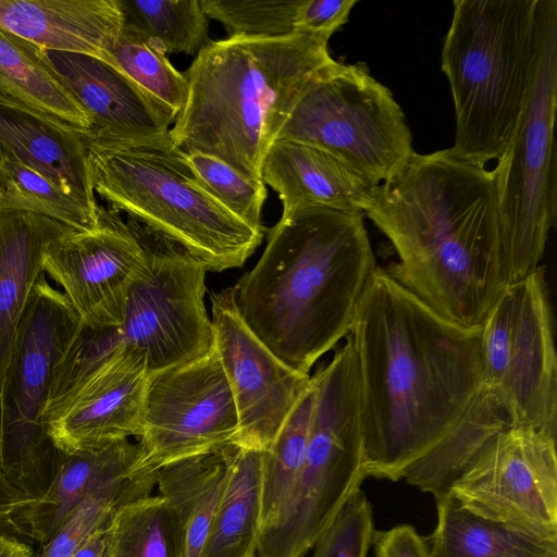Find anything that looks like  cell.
<instances>
[{
  "instance_id": "6da1fadb",
  "label": "cell",
  "mask_w": 557,
  "mask_h": 557,
  "mask_svg": "<svg viewBox=\"0 0 557 557\" xmlns=\"http://www.w3.org/2000/svg\"><path fill=\"white\" fill-rule=\"evenodd\" d=\"M367 476L398 481L485 386L481 327L450 322L376 267L349 332Z\"/></svg>"
},
{
  "instance_id": "7a4b0ae2",
  "label": "cell",
  "mask_w": 557,
  "mask_h": 557,
  "mask_svg": "<svg viewBox=\"0 0 557 557\" xmlns=\"http://www.w3.org/2000/svg\"><path fill=\"white\" fill-rule=\"evenodd\" d=\"M363 214L397 253L394 280L450 322L484 324L509 284L493 170L451 148L413 151Z\"/></svg>"
},
{
  "instance_id": "3957f363",
  "label": "cell",
  "mask_w": 557,
  "mask_h": 557,
  "mask_svg": "<svg viewBox=\"0 0 557 557\" xmlns=\"http://www.w3.org/2000/svg\"><path fill=\"white\" fill-rule=\"evenodd\" d=\"M363 218L324 206L282 212L260 259L233 287L243 321L295 371L309 374L350 332L377 267Z\"/></svg>"
},
{
  "instance_id": "277c9868",
  "label": "cell",
  "mask_w": 557,
  "mask_h": 557,
  "mask_svg": "<svg viewBox=\"0 0 557 557\" xmlns=\"http://www.w3.org/2000/svg\"><path fill=\"white\" fill-rule=\"evenodd\" d=\"M329 38L294 32L209 41L184 72L186 101L169 135L260 182L264 156L310 79L334 61Z\"/></svg>"
},
{
  "instance_id": "5b68a950",
  "label": "cell",
  "mask_w": 557,
  "mask_h": 557,
  "mask_svg": "<svg viewBox=\"0 0 557 557\" xmlns=\"http://www.w3.org/2000/svg\"><path fill=\"white\" fill-rule=\"evenodd\" d=\"M441 65L456 131L451 149L481 165L498 160L528 102L541 41V0H455Z\"/></svg>"
},
{
  "instance_id": "8992f818",
  "label": "cell",
  "mask_w": 557,
  "mask_h": 557,
  "mask_svg": "<svg viewBox=\"0 0 557 557\" xmlns=\"http://www.w3.org/2000/svg\"><path fill=\"white\" fill-rule=\"evenodd\" d=\"M84 141L95 194L107 207L174 242L208 271L242 267L261 244L263 231L208 191L169 132L129 141Z\"/></svg>"
},
{
  "instance_id": "52a82bcc",
  "label": "cell",
  "mask_w": 557,
  "mask_h": 557,
  "mask_svg": "<svg viewBox=\"0 0 557 557\" xmlns=\"http://www.w3.org/2000/svg\"><path fill=\"white\" fill-rule=\"evenodd\" d=\"M145 236L146 262L129 288L122 324L91 329L81 322L58 364L63 384L79 385L121 349L141 356L149 375L213 349L205 305L207 268L146 226Z\"/></svg>"
},
{
  "instance_id": "ba28073f",
  "label": "cell",
  "mask_w": 557,
  "mask_h": 557,
  "mask_svg": "<svg viewBox=\"0 0 557 557\" xmlns=\"http://www.w3.org/2000/svg\"><path fill=\"white\" fill-rule=\"evenodd\" d=\"M311 381L315 398L305 462L282 520L259 540L256 557H305L367 478L350 335Z\"/></svg>"
},
{
  "instance_id": "9c48e42d",
  "label": "cell",
  "mask_w": 557,
  "mask_h": 557,
  "mask_svg": "<svg viewBox=\"0 0 557 557\" xmlns=\"http://www.w3.org/2000/svg\"><path fill=\"white\" fill-rule=\"evenodd\" d=\"M79 325L63 293L41 273L20 322L0 395V472L30 500L50 486L63 455L48 436L45 411L55 368Z\"/></svg>"
},
{
  "instance_id": "30bf717a",
  "label": "cell",
  "mask_w": 557,
  "mask_h": 557,
  "mask_svg": "<svg viewBox=\"0 0 557 557\" xmlns=\"http://www.w3.org/2000/svg\"><path fill=\"white\" fill-rule=\"evenodd\" d=\"M557 1L541 0L533 86L515 134L493 170L509 284L539 268L557 220Z\"/></svg>"
},
{
  "instance_id": "8fae6325",
  "label": "cell",
  "mask_w": 557,
  "mask_h": 557,
  "mask_svg": "<svg viewBox=\"0 0 557 557\" xmlns=\"http://www.w3.org/2000/svg\"><path fill=\"white\" fill-rule=\"evenodd\" d=\"M275 139L320 148L376 186L413 153L405 114L362 64L332 61L307 84Z\"/></svg>"
},
{
  "instance_id": "7c38bea8",
  "label": "cell",
  "mask_w": 557,
  "mask_h": 557,
  "mask_svg": "<svg viewBox=\"0 0 557 557\" xmlns=\"http://www.w3.org/2000/svg\"><path fill=\"white\" fill-rule=\"evenodd\" d=\"M481 348L485 386L509 425L556 438L557 358L544 267L505 287L482 325Z\"/></svg>"
},
{
  "instance_id": "4fadbf2b",
  "label": "cell",
  "mask_w": 557,
  "mask_h": 557,
  "mask_svg": "<svg viewBox=\"0 0 557 557\" xmlns=\"http://www.w3.org/2000/svg\"><path fill=\"white\" fill-rule=\"evenodd\" d=\"M237 434L234 397L214 348L148 376L137 443L154 469L235 444Z\"/></svg>"
},
{
  "instance_id": "5bb4252c",
  "label": "cell",
  "mask_w": 557,
  "mask_h": 557,
  "mask_svg": "<svg viewBox=\"0 0 557 557\" xmlns=\"http://www.w3.org/2000/svg\"><path fill=\"white\" fill-rule=\"evenodd\" d=\"M449 493L476 515L557 539L556 438L508 425Z\"/></svg>"
},
{
  "instance_id": "9a60e30c",
  "label": "cell",
  "mask_w": 557,
  "mask_h": 557,
  "mask_svg": "<svg viewBox=\"0 0 557 557\" xmlns=\"http://www.w3.org/2000/svg\"><path fill=\"white\" fill-rule=\"evenodd\" d=\"M145 262V226L99 205L92 227L70 230L47 244L41 268L83 325L109 329L122 324L129 288Z\"/></svg>"
},
{
  "instance_id": "2e32d148",
  "label": "cell",
  "mask_w": 557,
  "mask_h": 557,
  "mask_svg": "<svg viewBox=\"0 0 557 557\" xmlns=\"http://www.w3.org/2000/svg\"><path fill=\"white\" fill-rule=\"evenodd\" d=\"M210 302L213 348L238 417L235 445L267 451L311 376L285 364L251 332L237 310L233 287L211 293Z\"/></svg>"
},
{
  "instance_id": "e0dca14e",
  "label": "cell",
  "mask_w": 557,
  "mask_h": 557,
  "mask_svg": "<svg viewBox=\"0 0 557 557\" xmlns=\"http://www.w3.org/2000/svg\"><path fill=\"white\" fill-rule=\"evenodd\" d=\"M156 478L157 469L147 463L139 444L129 438L63 453L47 491L12 518V532L42 545L89 496L110 495L128 504L152 495Z\"/></svg>"
},
{
  "instance_id": "ac0fdd59",
  "label": "cell",
  "mask_w": 557,
  "mask_h": 557,
  "mask_svg": "<svg viewBox=\"0 0 557 557\" xmlns=\"http://www.w3.org/2000/svg\"><path fill=\"white\" fill-rule=\"evenodd\" d=\"M148 376L141 356L116 352L46 417L54 446L73 454L137 437Z\"/></svg>"
},
{
  "instance_id": "d6986e66",
  "label": "cell",
  "mask_w": 557,
  "mask_h": 557,
  "mask_svg": "<svg viewBox=\"0 0 557 557\" xmlns=\"http://www.w3.org/2000/svg\"><path fill=\"white\" fill-rule=\"evenodd\" d=\"M45 53L90 120L84 139L129 141L162 136L170 131L176 114L109 63L79 53Z\"/></svg>"
},
{
  "instance_id": "ffe728a7",
  "label": "cell",
  "mask_w": 557,
  "mask_h": 557,
  "mask_svg": "<svg viewBox=\"0 0 557 557\" xmlns=\"http://www.w3.org/2000/svg\"><path fill=\"white\" fill-rule=\"evenodd\" d=\"M124 26L117 0H0V27L55 52L110 64Z\"/></svg>"
},
{
  "instance_id": "44dd1931",
  "label": "cell",
  "mask_w": 557,
  "mask_h": 557,
  "mask_svg": "<svg viewBox=\"0 0 557 557\" xmlns=\"http://www.w3.org/2000/svg\"><path fill=\"white\" fill-rule=\"evenodd\" d=\"M261 181L277 193L283 212L324 206L363 213L375 187L329 152L290 139L271 144Z\"/></svg>"
},
{
  "instance_id": "7402d4cb",
  "label": "cell",
  "mask_w": 557,
  "mask_h": 557,
  "mask_svg": "<svg viewBox=\"0 0 557 557\" xmlns=\"http://www.w3.org/2000/svg\"><path fill=\"white\" fill-rule=\"evenodd\" d=\"M70 230L39 214L0 210V395L20 322L42 273L45 248Z\"/></svg>"
},
{
  "instance_id": "603a6c76",
  "label": "cell",
  "mask_w": 557,
  "mask_h": 557,
  "mask_svg": "<svg viewBox=\"0 0 557 557\" xmlns=\"http://www.w3.org/2000/svg\"><path fill=\"white\" fill-rule=\"evenodd\" d=\"M0 154L34 169L89 203L97 202L82 133L0 106Z\"/></svg>"
},
{
  "instance_id": "cb8c5ba5",
  "label": "cell",
  "mask_w": 557,
  "mask_h": 557,
  "mask_svg": "<svg viewBox=\"0 0 557 557\" xmlns=\"http://www.w3.org/2000/svg\"><path fill=\"white\" fill-rule=\"evenodd\" d=\"M0 106L86 135L90 120L40 47L0 27Z\"/></svg>"
},
{
  "instance_id": "d4e9b609",
  "label": "cell",
  "mask_w": 557,
  "mask_h": 557,
  "mask_svg": "<svg viewBox=\"0 0 557 557\" xmlns=\"http://www.w3.org/2000/svg\"><path fill=\"white\" fill-rule=\"evenodd\" d=\"M234 444L157 469L158 494L170 505L181 537V557H199L226 479Z\"/></svg>"
},
{
  "instance_id": "484cf974",
  "label": "cell",
  "mask_w": 557,
  "mask_h": 557,
  "mask_svg": "<svg viewBox=\"0 0 557 557\" xmlns=\"http://www.w3.org/2000/svg\"><path fill=\"white\" fill-rule=\"evenodd\" d=\"M430 557H557V539L476 515L450 493L436 499Z\"/></svg>"
},
{
  "instance_id": "4316f807",
  "label": "cell",
  "mask_w": 557,
  "mask_h": 557,
  "mask_svg": "<svg viewBox=\"0 0 557 557\" xmlns=\"http://www.w3.org/2000/svg\"><path fill=\"white\" fill-rule=\"evenodd\" d=\"M262 454L234 444L199 557H256L261 521Z\"/></svg>"
},
{
  "instance_id": "83f0119b",
  "label": "cell",
  "mask_w": 557,
  "mask_h": 557,
  "mask_svg": "<svg viewBox=\"0 0 557 557\" xmlns=\"http://www.w3.org/2000/svg\"><path fill=\"white\" fill-rule=\"evenodd\" d=\"M508 425L498 400L484 386L451 431L403 479L435 499L445 496L484 447Z\"/></svg>"
},
{
  "instance_id": "f1b7e54d",
  "label": "cell",
  "mask_w": 557,
  "mask_h": 557,
  "mask_svg": "<svg viewBox=\"0 0 557 557\" xmlns=\"http://www.w3.org/2000/svg\"><path fill=\"white\" fill-rule=\"evenodd\" d=\"M314 398L315 389L311 381L270 449L262 454L259 540L280 523L290 502L305 462Z\"/></svg>"
},
{
  "instance_id": "f546056e",
  "label": "cell",
  "mask_w": 557,
  "mask_h": 557,
  "mask_svg": "<svg viewBox=\"0 0 557 557\" xmlns=\"http://www.w3.org/2000/svg\"><path fill=\"white\" fill-rule=\"evenodd\" d=\"M102 557H181V537L174 513L160 496L117 507L104 531Z\"/></svg>"
},
{
  "instance_id": "4dcf8cb0",
  "label": "cell",
  "mask_w": 557,
  "mask_h": 557,
  "mask_svg": "<svg viewBox=\"0 0 557 557\" xmlns=\"http://www.w3.org/2000/svg\"><path fill=\"white\" fill-rule=\"evenodd\" d=\"M98 208V202L89 203L34 169L0 154V210L39 214L83 231L95 225Z\"/></svg>"
},
{
  "instance_id": "1f68e13d",
  "label": "cell",
  "mask_w": 557,
  "mask_h": 557,
  "mask_svg": "<svg viewBox=\"0 0 557 557\" xmlns=\"http://www.w3.org/2000/svg\"><path fill=\"white\" fill-rule=\"evenodd\" d=\"M124 23L164 53L188 55L210 41L208 17L199 0H117Z\"/></svg>"
},
{
  "instance_id": "d6a6232c",
  "label": "cell",
  "mask_w": 557,
  "mask_h": 557,
  "mask_svg": "<svg viewBox=\"0 0 557 557\" xmlns=\"http://www.w3.org/2000/svg\"><path fill=\"white\" fill-rule=\"evenodd\" d=\"M110 65L176 115L187 97V78L165 53L144 35L124 23L110 53Z\"/></svg>"
},
{
  "instance_id": "836d02e7",
  "label": "cell",
  "mask_w": 557,
  "mask_h": 557,
  "mask_svg": "<svg viewBox=\"0 0 557 557\" xmlns=\"http://www.w3.org/2000/svg\"><path fill=\"white\" fill-rule=\"evenodd\" d=\"M207 17L228 37H278L294 33L301 0H199Z\"/></svg>"
},
{
  "instance_id": "e575fe53",
  "label": "cell",
  "mask_w": 557,
  "mask_h": 557,
  "mask_svg": "<svg viewBox=\"0 0 557 557\" xmlns=\"http://www.w3.org/2000/svg\"><path fill=\"white\" fill-rule=\"evenodd\" d=\"M186 156L201 183L222 206L252 228L263 231L261 210L267 187L262 181H250L212 156L198 152Z\"/></svg>"
},
{
  "instance_id": "d590c367",
  "label": "cell",
  "mask_w": 557,
  "mask_h": 557,
  "mask_svg": "<svg viewBox=\"0 0 557 557\" xmlns=\"http://www.w3.org/2000/svg\"><path fill=\"white\" fill-rule=\"evenodd\" d=\"M374 534L371 503L358 488L317 541L311 557H367Z\"/></svg>"
},
{
  "instance_id": "8d00e7d4",
  "label": "cell",
  "mask_w": 557,
  "mask_h": 557,
  "mask_svg": "<svg viewBox=\"0 0 557 557\" xmlns=\"http://www.w3.org/2000/svg\"><path fill=\"white\" fill-rule=\"evenodd\" d=\"M125 505L114 496L92 495L84 499L34 557H73L83 542L106 525L112 512Z\"/></svg>"
},
{
  "instance_id": "74e56055",
  "label": "cell",
  "mask_w": 557,
  "mask_h": 557,
  "mask_svg": "<svg viewBox=\"0 0 557 557\" xmlns=\"http://www.w3.org/2000/svg\"><path fill=\"white\" fill-rule=\"evenodd\" d=\"M358 0H301L294 32L330 37L349 18Z\"/></svg>"
},
{
  "instance_id": "f35d334b",
  "label": "cell",
  "mask_w": 557,
  "mask_h": 557,
  "mask_svg": "<svg viewBox=\"0 0 557 557\" xmlns=\"http://www.w3.org/2000/svg\"><path fill=\"white\" fill-rule=\"evenodd\" d=\"M372 545L375 557H430L426 541L406 523L375 531Z\"/></svg>"
},
{
  "instance_id": "ab89813d",
  "label": "cell",
  "mask_w": 557,
  "mask_h": 557,
  "mask_svg": "<svg viewBox=\"0 0 557 557\" xmlns=\"http://www.w3.org/2000/svg\"><path fill=\"white\" fill-rule=\"evenodd\" d=\"M33 548L14 537L13 535L0 531V557H34Z\"/></svg>"
},
{
  "instance_id": "60d3db41",
  "label": "cell",
  "mask_w": 557,
  "mask_h": 557,
  "mask_svg": "<svg viewBox=\"0 0 557 557\" xmlns=\"http://www.w3.org/2000/svg\"><path fill=\"white\" fill-rule=\"evenodd\" d=\"M106 527L107 524L94 531L78 547L73 557H102Z\"/></svg>"
},
{
  "instance_id": "b9f144b4",
  "label": "cell",
  "mask_w": 557,
  "mask_h": 557,
  "mask_svg": "<svg viewBox=\"0 0 557 557\" xmlns=\"http://www.w3.org/2000/svg\"><path fill=\"white\" fill-rule=\"evenodd\" d=\"M20 499V493L11 486L0 472V525L14 510Z\"/></svg>"
}]
</instances>
